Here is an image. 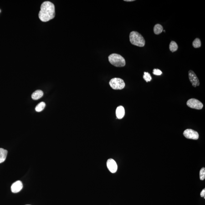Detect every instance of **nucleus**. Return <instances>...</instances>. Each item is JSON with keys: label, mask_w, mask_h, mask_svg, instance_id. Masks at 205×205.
<instances>
[{"label": "nucleus", "mask_w": 205, "mask_h": 205, "mask_svg": "<svg viewBox=\"0 0 205 205\" xmlns=\"http://www.w3.org/2000/svg\"><path fill=\"white\" fill-rule=\"evenodd\" d=\"M163 31L164 32H165V30H164V31Z\"/></svg>", "instance_id": "obj_22"}, {"label": "nucleus", "mask_w": 205, "mask_h": 205, "mask_svg": "<svg viewBox=\"0 0 205 205\" xmlns=\"http://www.w3.org/2000/svg\"><path fill=\"white\" fill-rule=\"evenodd\" d=\"M200 179L201 181H203L205 178V167H202L200 171Z\"/></svg>", "instance_id": "obj_18"}, {"label": "nucleus", "mask_w": 205, "mask_h": 205, "mask_svg": "<svg viewBox=\"0 0 205 205\" xmlns=\"http://www.w3.org/2000/svg\"><path fill=\"white\" fill-rule=\"evenodd\" d=\"M45 104L44 102H41L36 107L35 109L36 111L38 112L42 111L45 108Z\"/></svg>", "instance_id": "obj_15"}, {"label": "nucleus", "mask_w": 205, "mask_h": 205, "mask_svg": "<svg viewBox=\"0 0 205 205\" xmlns=\"http://www.w3.org/2000/svg\"></svg>", "instance_id": "obj_23"}, {"label": "nucleus", "mask_w": 205, "mask_h": 205, "mask_svg": "<svg viewBox=\"0 0 205 205\" xmlns=\"http://www.w3.org/2000/svg\"><path fill=\"white\" fill-rule=\"evenodd\" d=\"M178 48L177 43L174 41H171L170 44V49L172 52L176 51Z\"/></svg>", "instance_id": "obj_14"}, {"label": "nucleus", "mask_w": 205, "mask_h": 205, "mask_svg": "<svg viewBox=\"0 0 205 205\" xmlns=\"http://www.w3.org/2000/svg\"><path fill=\"white\" fill-rule=\"evenodd\" d=\"M38 16L40 19L43 22H48L53 19L55 16L54 4L49 1L43 2L41 5Z\"/></svg>", "instance_id": "obj_1"}, {"label": "nucleus", "mask_w": 205, "mask_h": 205, "mask_svg": "<svg viewBox=\"0 0 205 205\" xmlns=\"http://www.w3.org/2000/svg\"><path fill=\"white\" fill-rule=\"evenodd\" d=\"M153 73L154 75H161L162 74V72L159 69H154L153 71Z\"/></svg>", "instance_id": "obj_19"}, {"label": "nucleus", "mask_w": 205, "mask_h": 205, "mask_svg": "<svg viewBox=\"0 0 205 205\" xmlns=\"http://www.w3.org/2000/svg\"><path fill=\"white\" fill-rule=\"evenodd\" d=\"M163 31V28L162 26L160 24H156L154 27V33L156 35L160 34Z\"/></svg>", "instance_id": "obj_13"}, {"label": "nucleus", "mask_w": 205, "mask_h": 205, "mask_svg": "<svg viewBox=\"0 0 205 205\" xmlns=\"http://www.w3.org/2000/svg\"><path fill=\"white\" fill-rule=\"evenodd\" d=\"M143 78L147 82L150 81L152 79L150 73L146 72H144Z\"/></svg>", "instance_id": "obj_17"}, {"label": "nucleus", "mask_w": 205, "mask_h": 205, "mask_svg": "<svg viewBox=\"0 0 205 205\" xmlns=\"http://www.w3.org/2000/svg\"><path fill=\"white\" fill-rule=\"evenodd\" d=\"M126 1V2H133V1H134V0H125L124 1Z\"/></svg>", "instance_id": "obj_21"}, {"label": "nucleus", "mask_w": 205, "mask_h": 205, "mask_svg": "<svg viewBox=\"0 0 205 205\" xmlns=\"http://www.w3.org/2000/svg\"><path fill=\"white\" fill-rule=\"evenodd\" d=\"M43 95V92L42 90H37L32 94V98L33 100H37L42 98Z\"/></svg>", "instance_id": "obj_11"}, {"label": "nucleus", "mask_w": 205, "mask_h": 205, "mask_svg": "<svg viewBox=\"0 0 205 205\" xmlns=\"http://www.w3.org/2000/svg\"><path fill=\"white\" fill-rule=\"evenodd\" d=\"M110 87L114 90H122L125 87V83L122 79L120 78H113L109 83Z\"/></svg>", "instance_id": "obj_4"}, {"label": "nucleus", "mask_w": 205, "mask_h": 205, "mask_svg": "<svg viewBox=\"0 0 205 205\" xmlns=\"http://www.w3.org/2000/svg\"><path fill=\"white\" fill-rule=\"evenodd\" d=\"M130 40L133 45L139 47H143L145 44V40L140 33L136 31H132L130 34Z\"/></svg>", "instance_id": "obj_2"}, {"label": "nucleus", "mask_w": 205, "mask_h": 205, "mask_svg": "<svg viewBox=\"0 0 205 205\" xmlns=\"http://www.w3.org/2000/svg\"><path fill=\"white\" fill-rule=\"evenodd\" d=\"M125 114V109L124 107L120 106L117 108L116 115L117 119H122L124 117Z\"/></svg>", "instance_id": "obj_10"}, {"label": "nucleus", "mask_w": 205, "mask_h": 205, "mask_svg": "<svg viewBox=\"0 0 205 205\" xmlns=\"http://www.w3.org/2000/svg\"><path fill=\"white\" fill-rule=\"evenodd\" d=\"M187 105L189 107L197 110L202 109L203 107V104L200 101L195 99H189L187 101Z\"/></svg>", "instance_id": "obj_5"}, {"label": "nucleus", "mask_w": 205, "mask_h": 205, "mask_svg": "<svg viewBox=\"0 0 205 205\" xmlns=\"http://www.w3.org/2000/svg\"><path fill=\"white\" fill-rule=\"evenodd\" d=\"M109 63L114 66L116 67H123L126 64L125 59L120 54H113L110 55L108 56Z\"/></svg>", "instance_id": "obj_3"}, {"label": "nucleus", "mask_w": 205, "mask_h": 205, "mask_svg": "<svg viewBox=\"0 0 205 205\" xmlns=\"http://www.w3.org/2000/svg\"><path fill=\"white\" fill-rule=\"evenodd\" d=\"M23 185L21 181H16L11 186V190L13 193H17L19 192L23 188Z\"/></svg>", "instance_id": "obj_9"}, {"label": "nucleus", "mask_w": 205, "mask_h": 205, "mask_svg": "<svg viewBox=\"0 0 205 205\" xmlns=\"http://www.w3.org/2000/svg\"><path fill=\"white\" fill-rule=\"evenodd\" d=\"M107 166L111 173H115L117 171V165L116 162L112 158L109 159L107 162Z\"/></svg>", "instance_id": "obj_8"}, {"label": "nucleus", "mask_w": 205, "mask_h": 205, "mask_svg": "<svg viewBox=\"0 0 205 205\" xmlns=\"http://www.w3.org/2000/svg\"><path fill=\"white\" fill-rule=\"evenodd\" d=\"M200 195L202 197H204V199L205 198V189L204 188L200 193Z\"/></svg>", "instance_id": "obj_20"}, {"label": "nucleus", "mask_w": 205, "mask_h": 205, "mask_svg": "<svg viewBox=\"0 0 205 205\" xmlns=\"http://www.w3.org/2000/svg\"><path fill=\"white\" fill-rule=\"evenodd\" d=\"M188 76L192 86L196 88V86L199 85V81L194 72L190 70L188 72Z\"/></svg>", "instance_id": "obj_7"}, {"label": "nucleus", "mask_w": 205, "mask_h": 205, "mask_svg": "<svg viewBox=\"0 0 205 205\" xmlns=\"http://www.w3.org/2000/svg\"><path fill=\"white\" fill-rule=\"evenodd\" d=\"M192 46L195 48H200L201 46V43L200 40L199 38H196L192 42Z\"/></svg>", "instance_id": "obj_16"}, {"label": "nucleus", "mask_w": 205, "mask_h": 205, "mask_svg": "<svg viewBox=\"0 0 205 205\" xmlns=\"http://www.w3.org/2000/svg\"><path fill=\"white\" fill-rule=\"evenodd\" d=\"M8 151L3 148H0V163L5 161L7 157Z\"/></svg>", "instance_id": "obj_12"}, {"label": "nucleus", "mask_w": 205, "mask_h": 205, "mask_svg": "<svg viewBox=\"0 0 205 205\" xmlns=\"http://www.w3.org/2000/svg\"><path fill=\"white\" fill-rule=\"evenodd\" d=\"M183 135L187 138L191 140H197L199 137L198 133L191 129H187L185 130L183 133Z\"/></svg>", "instance_id": "obj_6"}]
</instances>
